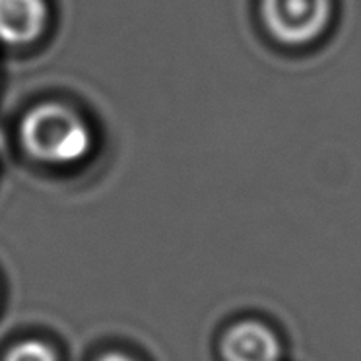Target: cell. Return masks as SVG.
Instances as JSON below:
<instances>
[{
  "instance_id": "obj_6",
  "label": "cell",
  "mask_w": 361,
  "mask_h": 361,
  "mask_svg": "<svg viewBox=\"0 0 361 361\" xmlns=\"http://www.w3.org/2000/svg\"><path fill=\"white\" fill-rule=\"evenodd\" d=\"M97 361H134L133 357H128L125 353H117V352H111V353H105L103 357H99Z\"/></svg>"
},
{
  "instance_id": "obj_3",
  "label": "cell",
  "mask_w": 361,
  "mask_h": 361,
  "mask_svg": "<svg viewBox=\"0 0 361 361\" xmlns=\"http://www.w3.org/2000/svg\"><path fill=\"white\" fill-rule=\"evenodd\" d=\"M224 361H280L282 342L274 330L259 321L233 324L221 338Z\"/></svg>"
},
{
  "instance_id": "obj_7",
  "label": "cell",
  "mask_w": 361,
  "mask_h": 361,
  "mask_svg": "<svg viewBox=\"0 0 361 361\" xmlns=\"http://www.w3.org/2000/svg\"><path fill=\"white\" fill-rule=\"evenodd\" d=\"M0 146H2V136H0Z\"/></svg>"
},
{
  "instance_id": "obj_4",
  "label": "cell",
  "mask_w": 361,
  "mask_h": 361,
  "mask_svg": "<svg viewBox=\"0 0 361 361\" xmlns=\"http://www.w3.org/2000/svg\"><path fill=\"white\" fill-rule=\"evenodd\" d=\"M47 0H0V43L27 47L47 30Z\"/></svg>"
},
{
  "instance_id": "obj_5",
  "label": "cell",
  "mask_w": 361,
  "mask_h": 361,
  "mask_svg": "<svg viewBox=\"0 0 361 361\" xmlns=\"http://www.w3.org/2000/svg\"><path fill=\"white\" fill-rule=\"evenodd\" d=\"M4 361H59L55 350L39 340H27L14 345Z\"/></svg>"
},
{
  "instance_id": "obj_1",
  "label": "cell",
  "mask_w": 361,
  "mask_h": 361,
  "mask_svg": "<svg viewBox=\"0 0 361 361\" xmlns=\"http://www.w3.org/2000/svg\"><path fill=\"white\" fill-rule=\"evenodd\" d=\"M18 138L32 159L56 167L82 161L94 144L86 118L59 102L33 105L20 121Z\"/></svg>"
},
{
  "instance_id": "obj_2",
  "label": "cell",
  "mask_w": 361,
  "mask_h": 361,
  "mask_svg": "<svg viewBox=\"0 0 361 361\" xmlns=\"http://www.w3.org/2000/svg\"><path fill=\"white\" fill-rule=\"evenodd\" d=\"M330 0H260V20L283 45H305L329 25Z\"/></svg>"
}]
</instances>
